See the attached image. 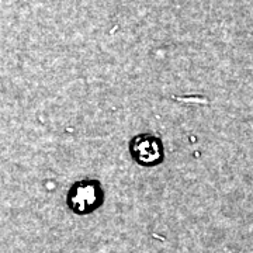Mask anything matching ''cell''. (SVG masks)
I'll use <instances>...</instances> for the list:
<instances>
[{
	"label": "cell",
	"instance_id": "cell-2",
	"mask_svg": "<svg viewBox=\"0 0 253 253\" xmlns=\"http://www.w3.org/2000/svg\"><path fill=\"white\" fill-rule=\"evenodd\" d=\"M131 159L141 168H156L166 159V151L162 138L151 132H142L132 136L128 142Z\"/></svg>",
	"mask_w": 253,
	"mask_h": 253
},
{
	"label": "cell",
	"instance_id": "cell-1",
	"mask_svg": "<svg viewBox=\"0 0 253 253\" xmlns=\"http://www.w3.org/2000/svg\"><path fill=\"white\" fill-rule=\"evenodd\" d=\"M106 200L103 184L97 179H82L73 183L66 194V206L75 215H90L103 207Z\"/></svg>",
	"mask_w": 253,
	"mask_h": 253
}]
</instances>
